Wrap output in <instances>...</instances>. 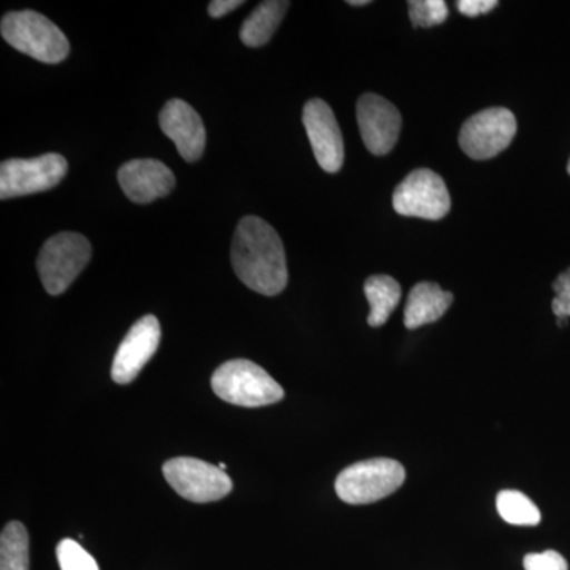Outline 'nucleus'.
I'll list each match as a JSON object with an SVG mask.
<instances>
[{
	"instance_id": "1",
	"label": "nucleus",
	"mask_w": 570,
	"mask_h": 570,
	"mask_svg": "<svg viewBox=\"0 0 570 570\" xmlns=\"http://www.w3.org/2000/svg\"><path fill=\"white\" fill-rule=\"evenodd\" d=\"M232 266L239 281L257 294L275 296L287 287L283 242L261 217L246 216L239 220L232 242Z\"/></svg>"
},
{
	"instance_id": "2",
	"label": "nucleus",
	"mask_w": 570,
	"mask_h": 570,
	"mask_svg": "<svg viewBox=\"0 0 570 570\" xmlns=\"http://www.w3.org/2000/svg\"><path fill=\"white\" fill-rule=\"evenodd\" d=\"M214 393L225 401L243 407H264L279 403L284 389L264 367L250 360H230L214 371Z\"/></svg>"
},
{
	"instance_id": "3",
	"label": "nucleus",
	"mask_w": 570,
	"mask_h": 570,
	"mask_svg": "<svg viewBox=\"0 0 570 570\" xmlns=\"http://www.w3.org/2000/svg\"><path fill=\"white\" fill-rule=\"evenodd\" d=\"M3 40L36 61L58 63L69 56L70 43L61 29L32 10L10 11L0 24Z\"/></svg>"
},
{
	"instance_id": "4",
	"label": "nucleus",
	"mask_w": 570,
	"mask_h": 570,
	"mask_svg": "<svg viewBox=\"0 0 570 570\" xmlns=\"http://www.w3.org/2000/svg\"><path fill=\"white\" fill-rule=\"evenodd\" d=\"M406 480L403 464L396 460L360 461L337 475L335 489L341 501L352 505L373 504L401 489Z\"/></svg>"
},
{
	"instance_id": "5",
	"label": "nucleus",
	"mask_w": 570,
	"mask_h": 570,
	"mask_svg": "<svg viewBox=\"0 0 570 570\" xmlns=\"http://www.w3.org/2000/svg\"><path fill=\"white\" fill-rule=\"evenodd\" d=\"M91 255L92 246L86 236L73 232L51 236L37 258L45 291L50 295L63 294L89 264Z\"/></svg>"
},
{
	"instance_id": "6",
	"label": "nucleus",
	"mask_w": 570,
	"mask_h": 570,
	"mask_svg": "<svg viewBox=\"0 0 570 570\" xmlns=\"http://www.w3.org/2000/svg\"><path fill=\"white\" fill-rule=\"evenodd\" d=\"M163 472L165 480L179 497L198 504L219 501L234 490V482L227 472L189 456L168 460Z\"/></svg>"
},
{
	"instance_id": "7",
	"label": "nucleus",
	"mask_w": 570,
	"mask_h": 570,
	"mask_svg": "<svg viewBox=\"0 0 570 570\" xmlns=\"http://www.w3.org/2000/svg\"><path fill=\"white\" fill-rule=\"evenodd\" d=\"M69 170L61 154H43L33 159H9L0 165V198L45 193L62 181Z\"/></svg>"
},
{
	"instance_id": "8",
	"label": "nucleus",
	"mask_w": 570,
	"mask_h": 570,
	"mask_svg": "<svg viewBox=\"0 0 570 570\" xmlns=\"http://www.w3.org/2000/svg\"><path fill=\"white\" fill-rule=\"evenodd\" d=\"M452 206L448 186L436 171L419 168L403 179L393 193V208L401 216L444 219Z\"/></svg>"
},
{
	"instance_id": "9",
	"label": "nucleus",
	"mask_w": 570,
	"mask_h": 570,
	"mask_svg": "<svg viewBox=\"0 0 570 570\" xmlns=\"http://www.w3.org/2000/svg\"><path fill=\"white\" fill-rule=\"evenodd\" d=\"M515 115L508 108H487L461 127L460 146L474 160H489L505 151L515 138Z\"/></svg>"
},
{
	"instance_id": "10",
	"label": "nucleus",
	"mask_w": 570,
	"mask_h": 570,
	"mask_svg": "<svg viewBox=\"0 0 570 570\" xmlns=\"http://www.w3.org/2000/svg\"><path fill=\"white\" fill-rule=\"evenodd\" d=\"M356 121L367 151L385 156L395 148L403 119L392 102L377 94H365L356 104Z\"/></svg>"
},
{
	"instance_id": "11",
	"label": "nucleus",
	"mask_w": 570,
	"mask_h": 570,
	"mask_svg": "<svg viewBox=\"0 0 570 570\" xmlns=\"http://www.w3.org/2000/svg\"><path fill=\"white\" fill-rule=\"evenodd\" d=\"M303 126L322 170L337 174L344 164V140L330 105L321 99L309 100L303 108Z\"/></svg>"
},
{
	"instance_id": "12",
	"label": "nucleus",
	"mask_w": 570,
	"mask_h": 570,
	"mask_svg": "<svg viewBox=\"0 0 570 570\" xmlns=\"http://www.w3.org/2000/svg\"><path fill=\"white\" fill-rule=\"evenodd\" d=\"M160 335L163 333L156 316L149 314L135 322L112 360L111 379L116 384H130L137 379L159 348Z\"/></svg>"
},
{
	"instance_id": "13",
	"label": "nucleus",
	"mask_w": 570,
	"mask_h": 570,
	"mask_svg": "<svg viewBox=\"0 0 570 570\" xmlns=\"http://www.w3.org/2000/svg\"><path fill=\"white\" fill-rule=\"evenodd\" d=\"M159 124L186 163L202 159L206 146V130L200 115L189 104L181 99H171L160 111Z\"/></svg>"
},
{
	"instance_id": "14",
	"label": "nucleus",
	"mask_w": 570,
	"mask_h": 570,
	"mask_svg": "<svg viewBox=\"0 0 570 570\" xmlns=\"http://www.w3.org/2000/svg\"><path fill=\"white\" fill-rule=\"evenodd\" d=\"M124 194L135 204H151L175 189V175L167 165L154 159H137L124 164L118 171Z\"/></svg>"
},
{
	"instance_id": "15",
	"label": "nucleus",
	"mask_w": 570,
	"mask_h": 570,
	"mask_svg": "<svg viewBox=\"0 0 570 570\" xmlns=\"http://www.w3.org/2000/svg\"><path fill=\"white\" fill-rule=\"evenodd\" d=\"M453 303V295L442 291L434 283H419L409 294L404 307V325L407 330L433 324L439 321Z\"/></svg>"
},
{
	"instance_id": "16",
	"label": "nucleus",
	"mask_w": 570,
	"mask_h": 570,
	"mask_svg": "<svg viewBox=\"0 0 570 570\" xmlns=\"http://www.w3.org/2000/svg\"><path fill=\"white\" fill-rule=\"evenodd\" d=\"M291 2L284 0H268V2L258 3L253 13L243 22L242 37L243 43L250 48H261L272 40L276 29L279 28L284 14L287 13Z\"/></svg>"
},
{
	"instance_id": "17",
	"label": "nucleus",
	"mask_w": 570,
	"mask_h": 570,
	"mask_svg": "<svg viewBox=\"0 0 570 570\" xmlns=\"http://www.w3.org/2000/svg\"><path fill=\"white\" fill-rule=\"evenodd\" d=\"M365 295L370 303V316L367 324L377 328L389 321L393 311L400 305L401 285L396 279L387 275L367 277L365 283Z\"/></svg>"
},
{
	"instance_id": "18",
	"label": "nucleus",
	"mask_w": 570,
	"mask_h": 570,
	"mask_svg": "<svg viewBox=\"0 0 570 570\" xmlns=\"http://www.w3.org/2000/svg\"><path fill=\"white\" fill-rule=\"evenodd\" d=\"M0 570H29V534L20 521H10L0 538Z\"/></svg>"
},
{
	"instance_id": "19",
	"label": "nucleus",
	"mask_w": 570,
	"mask_h": 570,
	"mask_svg": "<svg viewBox=\"0 0 570 570\" xmlns=\"http://www.w3.org/2000/svg\"><path fill=\"white\" fill-rule=\"evenodd\" d=\"M497 509L501 519L515 527H538L542 515L527 494L517 490H504L498 494Z\"/></svg>"
},
{
	"instance_id": "20",
	"label": "nucleus",
	"mask_w": 570,
	"mask_h": 570,
	"mask_svg": "<svg viewBox=\"0 0 570 570\" xmlns=\"http://www.w3.org/2000/svg\"><path fill=\"white\" fill-rule=\"evenodd\" d=\"M407 6L414 28H434L449 18V7L444 0H411Z\"/></svg>"
},
{
	"instance_id": "21",
	"label": "nucleus",
	"mask_w": 570,
	"mask_h": 570,
	"mask_svg": "<svg viewBox=\"0 0 570 570\" xmlns=\"http://www.w3.org/2000/svg\"><path fill=\"white\" fill-rule=\"evenodd\" d=\"M59 566L61 570H100L97 561L88 553L77 540L63 539L59 542L58 549Z\"/></svg>"
},
{
	"instance_id": "22",
	"label": "nucleus",
	"mask_w": 570,
	"mask_h": 570,
	"mask_svg": "<svg viewBox=\"0 0 570 570\" xmlns=\"http://www.w3.org/2000/svg\"><path fill=\"white\" fill-rule=\"evenodd\" d=\"M524 570H569L568 561L561 553L547 550L543 553H530L523 560Z\"/></svg>"
},
{
	"instance_id": "23",
	"label": "nucleus",
	"mask_w": 570,
	"mask_h": 570,
	"mask_svg": "<svg viewBox=\"0 0 570 570\" xmlns=\"http://www.w3.org/2000/svg\"><path fill=\"white\" fill-rule=\"evenodd\" d=\"M554 296L553 303H551V309H553L554 316L558 318L570 317V268L566 269L557 277L553 283Z\"/></svg>"
},
{
	"instance_id": "24",
	"label": "nucleus",
	"mask_w": 570,
	"mask_h": 570,
	"mask_svg": "<svg viewBox=\"0 0 570 570\" xmlns=\"http://www.w3.org/2000/svg\"><path fill=\"white\" fill-rule=\"evenodd\" d=\"M498 6L497 0H460V2H456L460 13L469 18L490 13V11L497 9Z\"/></svg>"
},
{
	"instance_id": "25",
	"label": "nucleus",
	"mask_w": 570,
	"mask_h": 570,
	"mask_svg": "<svg viewBox=\"0 0 570 570\" xmlns=\"http://www.w3.org/2000/svg\"><path fill=\"white\" fill-rule=\"evenodd\" d=\"M242 6H245L243 0H213V2H209L208 13L209 17L217 20V18H223Z\"/></svg>"
},
{
	"instance_id": "26",
	"label": "nucleus",
	"mask_w": 570,
	"mask_h": 570,
	"mask_svg": "<svg viewBox=\"0 0 570 570\" xmlns=\"http://www.w3.org/2000/svg\"><path fill=\"white\" fill-rule=\"evenodd\" d=\"M348 6H352V7H363V6H367V3H370V0H348Z\"/></svg>"
},
{
	"instance_id": "27",
	"label": "nucleus",
	"mask_w": 570,
	"mask_h": 570,
	"mask_svg": "<svg viewBox=\"0 0 570 570\" xmlns=\"http://www.w3.org/2000/svg\"><path fill=\"white\" fill-rule=\"evenodd\" d=\"M219 468H220V469H223V471H225V469H227V466H225V464H224V463H220V464H219Z\"/></svg>"
},
{
	"instance_id": "28",
	"label": "nucleus",
	"mask_w": 570,
	"mask_h": 570,
	"mask_svg": "<svg viewBox=\"0 0 570 570\" xmlns=\"http://www.w3.org/2000/svg\"><path fill=\"white\" fill-rule=\"evenodd\" d=\"M568 171H569V175H570V159H569V164H568Z\"/></svg>"
}]
</instances>
